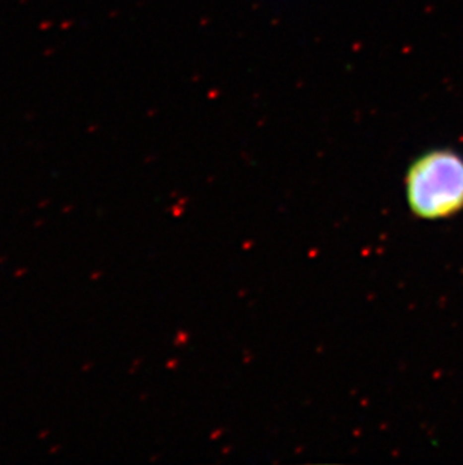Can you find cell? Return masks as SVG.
Here are the masks:
<instances>
[{
    "label": "cell",
    "mask_w": 463,
    "mask_h": 465,
    "mask_svg": "<svg viewBox=\"0 0 463 465\" xmlns=\"http://www.w3.org/2000/svg\"><path fill=\"white\" fill-rule=\"evenodd\" d=\"M406 202L424 220L447 219L463 210V155L441 148L427 151L409 166Z\"/></svg>",
    "instance_id": "cell-1"
}]
</instances>
